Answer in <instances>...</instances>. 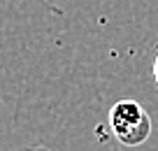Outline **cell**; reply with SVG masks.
<instances>
[{
  "label": "cell",
  "mask_w": 158,
  "mask_h": 151,
  "mask_svg": "<svg viewBox=\"0 0 158 151\" xmlns=\"http://www.w3.org/2000/svg\"><path fill=\"white\" fill-rule=\"evenodd\" d=\"M30 151H42V149H30Z\"/></svg>",
  "instance_id": "obj_3"
},
{
  "label": "cell",
  "mask_w": 158,
  "mask_h": 151,
  "mask_svg": "<svg viewBox=\"0 0 158 151\" xmlns=\"http://www.w3.org/2000/svg\"><path fill=\"white\" fill-rule=\"evenodd\" d=\"M109 130L123 146H139L151 137L153 123L137 100H118L109 109Z\"/></svg>",
  "instance_id": "obj_1"
},
{
  "label": "cell",
  "mask_w": 158,
  "mask_h": 151,
  "mask_svg": "<svg viewBox=\"0 0 158 151\" xmlns=\"http://www.w3.org/2000/svg\"><path fill=\"white\" fill-rule=\"evenodd\" d=\"M153 79H156V84H158V54H156V58H153Z\"/></svg>",
  "instance_id": "obj_2"
}]
</instances>
